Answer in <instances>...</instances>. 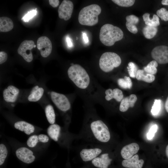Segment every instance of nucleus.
<instances>
[{
    "label": "nucleus",
    "instance_id": "23",
    "mask_svg": "<svg viewBox=\"0 0 168 168\" xmlns=\"http://www.w3.org/2000/svg\"><path fill=\"white\" fill-rule=\"evenodd\" d=\"M60 127L58 124H51L47 129V132L50 137L55 141H57L60 135Z\"/></svg>",
    "mask_w": 168,
    "mask_h": 168
},
{
    "label": "nucleus",
    "instance_id": "38",
    "mask_svg": "<svg viewBox=\"0 0 168 168\" xmlns=\"http://www.w3.org/2000/svg\"><path fill=\"white\" fill-rule=\"evenodd\" d=\"M126 26L127 29L131 33L135 34L138 32V30L136 25L126 22Z\"/></svg>",
    "mask_w": 168,
    "mask_h": 168
},
{
    "label": "nucleus",
    "instance_id": "9",
    "mask_svg": "<svg viewBox=\"0 0 168 168\" xmlns=\"http://www.w3.org/2000/svg\"><path fill=\"white\" fill-rule=\"evenodd\" d=\"M73 7V4L72 1L68 0L63 1L58 10L59 18L65 21L69 19L71 17Z\"/></svg>",
    "mask_w": 168,
    "mask_h": 168
},
{
    "label": "nucleus",
    "instance_id": "7",
    "mask_svg": "<svg viewBox=\"0 0 168 168\" xmlns=\"http://www.w3.org/2000/svg\"><path fill=\"white\" fill-rule=\"evenodd\" d=\"M50 95L53 102L60 110L66 111L70 109V103L66 96L54 91L51 92Z\"/></svg>",
    "mask_w": 168,
    "mask_h": 168
},
{
    "label": "nucleus",
    "instance_id": "16",
    "mask_svg": "<svg viewBox=\"0 0 168 168\" xmlns=\"http://www.w3.org/2000/svg\"><path fill=\"white\" fill-rule=\"evenodd\" d=\"M112 159L110 158L108 154H103L100 157H96L92 161V164L99 168H108L110 164Z\"/></svg>",
    "mask_w": 168,
    "mask_h": 168
},
{
    "label": "nucleus",
    "instance_id": "24",
    "mask_svg": "<svg viewBox=\"0 0 168 168\" xmlns=\"http://www.w3.org/2000/svg\"><path fill=\"white\" fill-rule=\"evenodd\" d=\"M136 78L138 80L142 81L147 83L152 82L155 78L154 75L145 73L144 70L141 69L138 70Z\"/></svg>",
    "mask_w": 168,
    "mask_h": 168
},
{
    "label": "nucleus",
    "instance_id": "26",
    "mask_svg": "<svg viewBox=\"0 0 168 168\" xmlns=\"http://www.w3.org/2000/svg\"><path fill=\"white\" fill-rule=\"evenodd\" d=\"M157 31V27L147 25L142 30L144 36L147 39H151L153 38L156 35Z\"/></svg>",
    "mask_w": 168,
    "mask_h": 168
},
{
    "label": "nucleus",
    "instance_id": "20",
    "mask_svg": "<svg viewBox=\"0 0 168 168\" xmlns=\"http://www.w3.org/2000/svg\"><path fill=\"white\" fill-rule=\"evenodd\" d=\"M14 127L27 135H30L35 131V127L31 124L25 121H19L16 122L14 124Z\"/></svg>",
    "mask_w": 168,
    "mask_h": 168
},
{
    "label": "nucleus",
    "instance_id": "22",
    "mask_svg": "<svg viewBox=\"0 0 168 168\" xmlns=\"http://www.w3.org/2000/svg\"><path fill=\"white\" fill-rule=\"evenodd\" d=\"M44 92L43 88L36 86L32 89L30 95L28 96V99L30 101H37L41 98Z\"/></svg>",
    "mask_w": 168,
    "mask_h": 168
},
{
    "label": "nucleus",
    "instance_id": "47",
    "mask_svg": "<svg viewBox=\"0 0 168 168\" xmlns=\"http://www.w3.org/2000/svg\"><path fill=\"white\" fill-rule=\"evenodd\" d=\"M36 47V45H34V47Z\"/></svg>",
    "mask_w": 168,
    "mask_h": 168
},
{
    "label": "nucleus",
    "instance_id": "1",
    "mask_svg": "<svg viewBox=\"0 0 168 168\" xmlns=\"http://www.w3.org/2000/svg\"><path fill=\"white\" fill-rule=\"evenodd\" d=\"M124 33L118 27L106 24L100 29L99 38L101 42L105 45L112 46L115 43L123 38Z\"/></svg>",
    "mask_w": 168,
    "mask_h": 168
},
{
    "label": "nucleus",
    "instance_id": "44",
    "mask_svg": "<svg viewBox=\"0 0 168 168\" xmlns=\"http://www.w3.org/2000/svg\"><path fill=\"white\" fill-rule=\"evenodd\" d=\"M161 3L163 5H168V0H163L161 1Z\"/></svg>",
    "mask_w": 168,
    "mask_h": 168
},
{
    "label": "nucleus",
    "instance_id": "19",
    "mask_svg": "<svg viewBox=\"0 0 168 168\" xmlns=\"http://www.w3.org/2000/svg\"><path fill=\"white\" fill-rule=\"evenodd\" d=\"M49 139L48 137L45 134L34 135L28 138L26 143L29 147L32 148L35 147L38 142L46 143L48 142Z\"/></svg>",
    "mask_w": 168,
    "mask_h": 168
},
{
    "label": "nucleus",
    "instance_id": "5",
    "mask_svg": "<svg viewBox=\"0 0 168 168\" xmlns=\"http://www.w3.org/2000/svg\"><path fill=\"white\" fill-rule=\"evenodd\" d=\"M90 127L94 135L98 140L102 142L109 141L110 138L109 130L107 125L102 120L93 121Z\"/></svg>",
    "mask_w": 168,
    "mask_h": 168
},
{
    "label": "nucleus",
    "instance_id": "17",
    "mask_svg": "<svg viewBox=\"0 0 168 168\" xmlns=\"http://www.w3.org/2000/svg\"><path fill=\"white\" fill-rule=\"evenodd\" d=\"M137 100V96L133 94L123 98L120 104V111L124 112L127 111L129 107H133Z\"/></svg>",
    "mask_w": 168,
    "mask_h": 168
},
{
    "label": "nucleus",
    "instance_id": "40",
    "mask_svg": "<svg viewBox=\"0 0 168 168\" xmlns=\"http://www.w3.org/2000/svg\"><path fill=\"white\" fill-rule=\"evenodd\" d=\"M49 2L53 7H56L58 6L59 2L58 0H49Z\"/></svg>",
    "mask_w": 168,
    "mask_h": 168
},
{
    "label": "nucleus",
    "instance_id": "11",
    "mask_svg": "<svg viewBox=\"0 0 168 168\" xmlns=\"http://www.w3.org/2000/svg\"><path fill=\"white\" fill-rule=\"evenodd\" d=\"M16 154L18 159L26 163H31L35 159L33 152L26 147H22L18 148L16 151Z\"/></svg>",
    "mask_w": 168,
    "mask_h": 168
},
{
    "label": "nucleus",
    "instance_id": "6",
    "mask_svg": "<svg viewBox=\"0 0 168 168\" xmlns=\"http://www.w3.org/2000/svg\"><path fill=\"white\" fill-rule=\"evenodd\" d=\"M35 45V43L33 40H25L21 44L18 49V54L28 62H30L33 60L31 50Z\"/></svg>",
    "mask_w": 168,
    "mask_h": 168
},
{
    "label": "nucleus",
    "instance_id": "36",
    "mask_svg": "<svg viewBox=\"0 0 168 168\" xmlns=\"http://www.w3.org/2000/svg\"><path fill=\"white\" fill-rule=\"evenodd\" d=\"M126 22L135 25L137 24L139 21V18L133 15L127 16L126 17Z\"/></svg>",
    "mask_w": 168,
    "mask_h": 168
},
{
    "label": "nucleus",
    "instance_id": "43",
    "mask_svg": "<svg viewBox=\"0 0 168 168\" xmlns=\"http://www.w3.org/2000/svg\"><path fill=\"white\" fill-rule=\"evenodd\" d=\"M165 107L166 111L168 113V96L165 103Z\"/></svg>",
    "mask_w": 168,
    "mask_h": 168
},
{
    "label": "nucleus",
    "instance_id": "35",
    "mask_svg": "<svg viewBox=\"0 0 168 168\" xmlns=\"http://www.w3.org/2000/svg\"><path fill=\"white\" fill-rule=\"evenodd\" d=\"M157 126L156 124L153 125L150 127L147 134V138L148 139L150 140L153 138L157 131Z\"/></svg>",
    "mask_w": 168,
    "mask_h": 168
},
{
    "label": "nucleus",
    "instance_id": "14",
    "mask_svg": "<svg viewBox=\"0 0 168 168\" xmlns=\"http://www.w3.org/2000/svg\"><path fill=\"white\" fill-rule=\"evenodd\" d=\"M102 152L99 148L83 149L80 152V156L84 161L93 160L97 157Z\"/></svg>",
    "mask_w": 168,
    "mask_h": 168
},
{
    "label": "nucleus",
    "instance_id": "15",
    "mask_svg": "<svg viewBox=\"0 0 168 168\" xmlns=\"http://www.w3.org/2000/svg\"><path fill=\"white\" fill-rule=\"evenodd\" d=\"M144 163L143 160H139V156L136 154L128 159H125L122 162L124 167L128 168H142Z\"/></svg>",
    "mask_w": 168,
    "mask_h": 168
},
{
    "label": "nucleus",
    "instance_id": "29",
    "mask_svg": "<svg viewBox=\"0 0 168 168\" xmlns=\"http://www.w3.org/2000/svg\"><path fill=\"white\" fill-rule=\"evenodd\" d=\"M158 65V63L156 61L152 60L144 67V71L147 73L154 75L157 72L156 68Z\"/></svg>",
    "mask_w": 168,
    "mask_h": 168
},
{
    "label": "nucleus",
    "instance_id": "32",
    "mask_svg": "<svg viewBox=\"0 0 168 168\" xmlns=\"http://www.w3.org/2000/svg\"><path fill=\"white\" fill-rule=\"evenodd\" d=\"M112 1L118 6L125 7L132 6L135 2L134 0H112Z\"/></svg>",
    "mask_w": 168,
    "mask_h": 168
},
{
    "label": "nucleus",
    "instance_id": "31",
    "mask_svg": "<svg viewBox=\"0 0 168 168\" xmlns=\"http://www.w3.org/2000/svg\"><path fill=\"white\" fill-rule=\"evenodd\" d=\"M128 71L130 76L133 78L136 77L138 68L137 66L132 62H129L127 67Z\"/></svg>",
    "mask_w": 168,
    "mask_h": 168
},
{
    "label": "nucleus",
    "instance_id": "41",
    "mask_svg": "<svg viewBox=\"0 0 168 168\" xmlns=\"http://www.w3.org/2000/svg\"><path fill=\"white\" fill-rule=\"evenodd\" d=\"M68 46L69 47H71L72 46V40L69 37H67L66 38Z\"/></svg>",
    "mask_w": 168,
    "mask_h": 168
},
{
    "label": "nucleus",
    "instance_id": "39",
    "mask_svg": "<svg viewBox=\"0 0 168 168\" xmlns=\"http://www.w3.org/2000/svg\"><path fill=\"white\" fill-rule=\"evenodd\" d=\"M7 54L4 51H0V64H1L7 60Z\"/></svg>",
    "mask_w": 168,
    "mask_h": 168
},
{
    "label": "nucleus",
    "instance_id": "21",
    "mask_svg": "<svg viewBox=\"0 0 168 168\" xmlns=\"http://www.w3.org/2000/svg\"><path fill=\"white\" fill-rule=\"evenodd\" d=\"M13 23L10 18L5 16L0 17V31L7 32L11 30L13 27Z\"/></svg>",
    "mask_w": 168,
    "mask_h": 168
},
{
    "label": "nucleus",
    "instance_id": "12",
    "mask_svg": "<svg viewBox=\"0 0 168 168\" xmlns=\"http://www.w3.org/2000/svg\"><path fill=\"white\" fill-rule=\"evenodd\" d=\"M139 149L138 144L132 143L124 147L121 151L122 157L125 159H128L136 154Z\"/></svg>",
    "mask_w": 168,
    "mask_h": 168
},
{
    "label": "nucleus",
    "instance_id": "25",
    "mask_svg": "<svg viewBox=\"0 0 168 168\" xmlns=\"http://www.w3.org/2000/svg\"><path fill=\"white\" fill-rule=\"evenodd\" d=\"M149 16L150 14L148 13H144L142 16L143 20L147 26L157 27L160 25L159 19L157 15L154 14L152 19Z\"/></svg>",
    "mask_w": 168,
    "mask_h": 168
},
{
    "label": "nucleus",
    "instance_id": "3",
    "mask_svg": "<svg viewBox=\"0 0 168 168\" xmlns=\"http://www.w3.org/2000/svg\"><path fill=\"white\" fill-rule=\"evenodd\" d=\"M68 74L69 78L77 86L85 89L90 82V78L88 73L82 66L78 64L71 66L68 69Z\"/></svg>",
    "mask_w": 168,
    "mask_h": 168
},
{
    "label": "nucleus",
    "instance_id": "46",
    "mask_svg": "<svg viewBox=\"0 0 168 168\" xmlns=\"http://www.w3.org/2000/svg\"><path fill=\"white\" fill-rule=\"evenodd\" d=\"M11 105H12V106H14V105L13 104H12Z\"/></svg>",
    "mask_w": 168,
    "mask_h": 168
},
{
    "label": "nucleus",
    "instance_id": "13",
    "mask_svg": "<svg viewBox=\"0 0 168 168\" xmlns=\"http://www.w3.org/2000/svg\"><path fill=\"white\" fill-rule=\"evenodd\" d=\"M19 93V90L15 86L10 85L4 90L3 95L4 100L8 102H14L16 100Z\"/></svg>",
    "mask_w": 168,
    "mask_h": 168
},
{
    "label": "nucleus",
    "instance_id": "4",
    "mask_svg": "<svg viewBox=\"0 0 168 168\" xmlns=\"http://www.w3.org/2000/svg\"><path fill=\"white\" fill-rule=\"evenodd\" d=\"M121 63V58L117 54L112 52H106L101 55L99 65L102 71L107 72L119 66Z\"/></svg>",
    "mask_w": 168,
    "mask_h": 168
},
{
    "label": "nucleus",
    "instance_id": "27",
    "mask_svg": "<svg viewBox=\"0 0 168 168\" xmlns=\"http://www.w3.org/2000/svg\"><path fill=\"white\" fill-rule=\"evenodd\" d=\"M45 114L48 122L51 124H53L55 121V114L53 107L50 105L46 106Z\"/></svg>",
    "mask_w": 168,
    "mask_h": 168
},
{
    "label": "nucleus",
    "instance_id": "2",
    "mask_svg": "<svg viewBox=\"0 0 168 168\" xmlns=\"http://www.w3.org/2000/svg\"><path fill=\"white\" fill-rule=\"evenodd\" d=\"M100 7L96 4H92L82 8L80 12L78 20L82 25L92 26L98 22V16L101 12Z\"/></svg>",
    "mask_w": 168,
    "mask_h": 168
},
{
    "label": "nucleus",
    "instance_id": "8",
    "mask_svg": "<svg viewBox=\"0 0 168 168\" xmlns=\"http://www.w3.org/2000/svg\"><path fill=\"white\" fill-rule=\"evenodd\" d=\"M152 58L161 64L168 63V46L160 45L155 47L151 52Z\"/></svg>",
    "mask_w": 168,
    "mask_h": 168
},
{
    "label": "nucleus",
    "instance_id": "34",
    "mask_svg": "<svg viewBox=\"0 0 168 168\" xmlns=\"http://www.w3.org/2000/svg\"><path fill=\"white\" fill-rule=\"evenodd\" d=\"M157 15L162 20L168 21V11L165 8H161L156 12Z\"/></svg>",
    "mask_w": 168,
    "mask_h": 168
},
{
    "label": "nucleus",
    "instance_id": "42",
    "mask_svg": "<svg viewBox=\"0 0 168 168\" xmlns=\"http://www.w3.org/2000/svg\"><path fill=\"white\" fill-rule=\"evenodd\" d=\"M83 39L84 42L86 43H88V37H87L85 33H83Z\"/></svg>",
    "mask_w": 168,
    "mask_h": 168
},
{
    "label": "nucleus",
    "instance_id": "18",
    "mask_svg": "<svg viewBox=\"0 0 168 168\" xmlns=\"http://www.w3.org/2000/svg\"><path fill=\"white\" fill-rule=\"evenodd\" d=\"M105 99L109 101L114 99L118 102L121 101L123 98L124 95L121 90L118 88L112 90L108 89L105 91Z\"/></svg>",
    "mask_w": 168,
    "mask_h": 168
},
{
    "label": "nucleus",
    "instance_id": "30",
    "mask_svg": "<svg viewBox=\"0 0 168 168\" xmlns=\"http://www.w3.org/2000/svg\"><path fill=\"white\" fill-rule=\"evenodd\" d=\"M161 100L160 99H155L152 107L151 112L153 116L158 114L161 109Z\"/></svg>",
    "mask_w": 168,
    "mask_h": 168
},
{
    "label": "nucleus",
    "instance_id": "37",
    "mask_svg": "<svg viewBox=\"0 0 168 168\" xmlns=\"http://www.w3.org/2000/svg\"><path fill=\"white\" fill-rule=\"evenodd\" d=\"M37 11L33 10L28 12V13L23 16L22 20L24 21H28L30 19L33 18L36 14Z\"/></svg>",
    "mask_w": 168,
    "mask_h": 168
},
{
    "label": "nucleus",
    "instance_id": "45",
    "mask_svg": "<svg viewBox=\"0 0 168 168\" xmlns=\"http://www.w3.org/2000/svg\"><path fill=\"white\" fill-rule=\"evenodd\" d=\"M166 155L168 158V145L167 146L166 150Z\"/></svg>",
    "mask_w": 168,
    "mask_h": 168
},
{
    "label": "nucleus",
    "instance_id": "33",
    "mask_svg": "<svg viewBox=\"0 0 168 168\" xmlns=\"http://www.w3.org/2000/svg\"><path fill=\"white\" fill-rule=\"evenodd\" d=\"M8 151L6 146L3 144H0V165L4 162L7 157Z\"/></svg>",
    "mask_w": 168,
    "mask_h": 168
},
{
    "label": "nucleus",
    "instance_id": "10",
    "mask_svg": "<svg viewBox=\"0 0 168 168\" xmlns=\"http://www.w3.org/2000/svg\"><path fill=\"white\" fill-rule=\"evenodd\" d=\"M37 47L40 50L41 55L44 58L48 57L51 52L52 43L50 39L46 36H41L38 39Z\"/></svg>",
    "mask_w": 168,
    "mask_h": 168
},
{
    "label": "nucleus",
    "instance_id": "28",
    "mask_svg": "<svg viewBox=\"0 0 168 168\" xmlns=\"http://www.w3.org/2000/svg\"><path fill=\"white\" fill-rule=\"evenodd\" d=\"M118 83L119 86L124 89H130L132 86V82L130 78L125 76L124 78L118 79Z\"/></svg>",
    "mask_w": 168,
    "mask_h": 168
}]
</instances>
